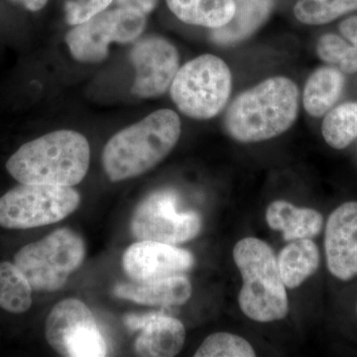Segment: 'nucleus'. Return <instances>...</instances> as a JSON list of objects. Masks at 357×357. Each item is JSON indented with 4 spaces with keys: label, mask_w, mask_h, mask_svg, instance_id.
Here are the masks:
<instances>
[{
    "label": "nucleus",
    "mask_w": 357,
    "mask_h": 357,
    "mask_svg": "<svg viewBox=\"0 0 357 357\" xmlns=\"http://www.w3.org/2000/svg\"><path fill=\"white\" fill-rule=\"evenodd\" d=\"M232 77L229 66L213 55L199 56L178 69L170 86L178 110L194 119H210L229 102Z\"/></svg>",
    "instance_id": "nucleus-5"
},
{
    "label": "nucleus",
    "mask_w": 357,
    "mask_h": 357,
    "mask_svg": "<svg viewBox=\"0 0 357 357\" xmlns=\"http://www.w3.org/2000/svg\"><path fill=\"white\" fill-rule=\"evenodd\" d=\"M114 294L122 299L148 306H177L191 298V282L183 274L150 281L119 284Z\"/></svg>",
    "instance_id": "nucleus-15"
},
{
    "label": "nucleus",
    "mask_w": 357,
    "mask_h": 357,
    "mask_svg": "<svg viewBox=\"0 0 357 357\" xmlns=\"http://www.w3.org/2000/svg\"><path fill=\"white\" fill-rule=\"evenodd\" d=\"M146 26V15L130 8L102 11L73 28L67 37L73 57L79 62H102L109 55V45L130 43L139 38Z\"/></svg>",
    "instance_id": "nucleus-8"
},
{
    "label": "nucleus",
    "mask_w": 357,
    "mask_h": 357,
    "mask_svg": "<svg viewBox=\"0 0 357 357\" xmlns=\"http://www.w3.org/2000/svg\"><path fill=\"white\" fill-rule=\"evenodd\" d=\"M236 13L227 24L211 30V38L220 46H232L248 39L264 24L274 0H234Z\"/></svg>",
    "instance_id": "nucleus-17"
},
{
    "label": "nucleus",
    "mask_w": 357,
    "mask_h": 357,
    "mask_svg": "<svg viewBox=\"0 0 357 357\" xmlns=\"http://www.w3.org/2000/svg\"><path fill=\"white\" fill-rule=\"evenodd\" d=\"M169 8L183 22L218 29L231 20L234 0H166Z\"/></svg>",
    "instance_id": "nucleus-20"
},
{
    "label": "nucleus",
    "mask_w": 357,
    "mask_h": 357,
    "mask_svg": "<svg viewBox=\"0 0 357 357\" xmlns=\"http://www.w3.org/2000/svg\"><path fill=\"white\" fill-rule=\"evenodd\" d=\"M22 2L28 10L38 11L46 6L48 0H22Z\"/></svg>",
    "instance_id": "nucleus-29"
},
{
    "label": "nucleus",
    "mask_w": 357,
    "mask_h": 357,
    "mask_svg": "<svg viewBox=\"0 0 357 357\" xmlns=\"http://www.w3.org/2000/svg\"><path fill=\"white\" fill-rule=\"evenodd\" d=\"M79 202L72 187L20 184L0 198V227L26 229L52 225L74 213Z\"/></svg>",
    "instance_id": "nucleus-7"
},
{
    "label": "nucleus",
    "mask_w": 357,
    "mask_h": 357,
    "mask_svg": "<svg viewBox=\"0 0 357 357\" xmlns=\"http://www.w3.org/2000/svg\"><path fill=\"white\" fill-rule=\"evenodd\" d=\"M356 310H357V307H356Z\"/></svg>",
    "instance_id": "nucleus-30"
},
{
    "label": "nucleus",
    "mask_w": 357,
    "mask_h": 357,
    "mask_svg": "<svg viewBox=\"0 0 357 357\" xmlns=\"http://www.w3.org/2000/svg\"><path fill=\"white\" fill-rule=\"evenodd\" d=\"M321 133L333 149L349 146L357 138V102H345L333 107L326 114Z\"/></svg>",
    "instance_id": "nucleus-21"
},
{
    "label": "nucleus",
    "mask_w": 357,
    "mask_h": 357,
    "mask_svg": "<svg viewBox=\"0 0 357 357\" xmlns=\"http://www.w3.org/2000/svg\"><path fill=\"white\" fill-rule=\"evenodd\" d=\"M180 135V117L171 109L157 110L122 129L103 149L102 166L107 177L119 182L151 170L172 151Z\"/></svg>",
    "instance_id": "nucleus-3"
},
{
    "label": "nucleus",
    "mask_w": 357,
    "mask_h": 357,
    "mask_svg": "<svg viewBox=\"0 0 357 357\" xmlns=\"http://www.w3.org/2000/svg\"><path fill=\"white\" fill-rule=\"evenodd\" d=\"M32 289L20 268L0 263V307L13 314L28 311L32 305Z\"/></svg>",
    "instance_id": "nucleus-22"
},
{
    "label": "nucleus",
    "mask_w": 357,
    "mask_h": 357,
    "mask_svg": "<svg viewBox=\"0 0 357 357\" xmlns=\"http://www.w3.org/2000/svg\"><path fill=\"white\" fill-rule=\"evenodd\" d=\"M268 225L283 232L286 241L312 238L319 236L324 225V218L318 211L297 208L286 201L273 202L266 211Z\"/></svg>",
    "instance_id": "nucleus-16"
},
{
    "label": "nucleus",
    "mask_w": 357,
    "mask_h": 357,
    "mask_svg": "<svg viewBox=\"0 0 357 357\" xmlns=\"http://www.w3.org/2000/svg\"><path fill=\"white\" fill-rule=\"evenodd\" d=\"M124 324L132 331H141L135 342L138 356L172 357L182 351L185 340V326L178 319L162 314H128Z\"/></svg>",
    "instance_id": "nucleus-14"
},
{
    "label": "nucleus",
    "mask_w": 357,
    "mask_h": 357,
    "mask_svg": "<svg viewBox=\"0 0 357 357\" xmlns=\"http://www.w3.org/2000/svg\"><path fill=\"white\" fill-rule=\"evenodd\" d=\"M277 261L286 287L295 289L316 273L321 257L311 239H298L283 248Z\"/></svg>",
    "instance_id": "nucleus-19"
},
{
    "label": "nucleus",
    "mask_w": 357,
    "mask_h": 357,
    "mask_svg": "<svg viewBox=\"0 0 357 357\" xmlns=\"http://www.w3.org/2000/svg\"><path fill=\"white\" fill-rule=\"evenodd\" d=\"M178 198L172 190H160L146 197L134 211L130 229L137 241L167 244L185 243L198 236L202 218L195 211L180 213Z\"/></svg>",
    "instance_id": "nucleus-9"
},
{
    "label": "nucleus",
    "mask_w": 357,
    "mask_h": 357,
    "mask_svg": "<svg viewBox=\"0 0 357 357\" xmlns=\"http://www.w3.org/2000/svg\"><path fill=\"white\" fill-rule=\"evenodd\" d=\"M344 86L342 70L323 67L314 70L307 79L303 93V103L307 114L321 117L328 114L340 100Z\"/></svg>",
    "instance_id": "nucleus-18"
},
{
    "label": "nucleus",
    "mask_w": 357,
    "mask_h": 357,
    "mask_svg": "<svg viewBox=\"0 0 357 357\" xmlns=\"http://www.w3.org/2000/svg\"><path fill=\"white\" fill-rule=\"evenodd\" d=\"M114 0H77L68 1L65 6L66 20L70 25H79L86 22L98 14L102 13Z\"/></svg>",
    "instance_id": "nucleus-26"
},
{
    "label": "nucleus",
    "mask_w": 357,
    "mask_h": 357,
    "mask_svg": "<svg viewBox=\"0 0 357 357\" xmlns=\"http://www.w3.org/2000/svg\"><path fill=\"white\" fill-rule=\"evenodd\" d=\"M357 11V0H298L294 14L300 22L323 25Z\"/></svg>",
    "instance_id": "nucleus-23"
},
{
    "label": "nucleus",
    "mask_w": 357,
    "mask_h": 357,
    "mask_svg": "<svg viewBox=\"0 0 357 357\" xmlns=\"http://www.w3.org/2000/svg\"><path fill=\"white\" fill-rule=\"evenodd\" d=\"M115 1L119 7L134 9L147 15L154 10L159 0H115Z\"/></svg>",
    "instance_id": "nucleus-27"
},
{
    "label": "nucleus",
    "mask_w": 357,
    "mask_h": 357,
    "mask_svg": "<svg viewBox=\"0 0 357 357\" xmlns=\"http://www.w3.org/2000/svg\"><path fill=\"white\" fill-rule=\"evenodd\" d=\"M45 335L59 354L67 357H102L107 347L93 312L77 299H66L53 307Z\"/></svg>",
    "instance_id": "nucleus-10"
},
{
    "label": "nucleus",
    "mask_w": 357,
    "mask_h": 357,
    "mask_svg": "<svg viewBox=\"0 0 357 357\" xmlns=\"http://www.w3.org/2000/svg\"><path fill=\"white\" fill-rule=\"evenodd\" d=\"M299 100L292 79L271 77L237 96L225 114V128L239 142L271 139L295 123Z\"/></svg>",
    "instance_id": "nucleus-2"
},
{
    "label": "nucleus",
    "mask_w": 357,
    "mask_h": 357,
    "mask_svg": "<svg viewBox=\"0 0 357 357\" xmlns=\"http://www.w3.org/2000/svg\"><path fill=\"white\" fill-rule=\"evenodd\" d=\"M135 69L133 95L139 98H158L170 89L180 69V58L174 45L161 37L139 40L130 52Z\"/></svg>",
    "instance_id": "nucleus-11"
},
{
    "label": "nucleus",
    "mask_w": 357,
    "mask_h": 357,
    "mask_svg": "<svg viewBox=\"0 0 357 357\" xmlns=\"http://www.w3.org/2000/svg\"><path fill=\"white\" fill-rule=\"evenodd\" d=\"M252 345L238 335L217 333L208 335L195 354L196 357H253Z\"/></svg>",
    "instance_id": "nucleus-25"
},
{
    "label": "nucleus",
    "mask_w": 357,
    "mask_h": 357,
    "mask_svg": "<svg viewBox=\"0 0 357 357\" xmlns=\"http://www.w3.org/2000/svg\"><path fill=\"white\" fill-rule=\"evenodd\" d=\"M91 148L83 134L57 130L22 145L6 169L20 184L73 187L88 173Z\"/></svg>",
    "instance_id": "nucleus-1"
},
{
    "label": "nucleus",
    "mask_w": 357,
    "mask_h": 357,
    "mask_svg": "<svg viewBox=\"0 0 357 357\" xmlns=\"http://www.w3.org/2000/svg\"><path fill=\"white\" fill-rule=\"evenodd\" d=\"M191 252L172 244L141 241L124 252L122 263L132 281H150L180 275L194 265Z\"/></svg>",
    "instance_id": "nucleus-12"
},
{
    "label": "nucleus",
    "mask_w": 357,
    "mask_h": 357,
    "mask_svg": "<svg viewBox=\"0 0 357 357\" xmlns=\"http://www.w3.org/2000/svg\"><path fill=\"white\" fill-rule=\"evenodd\" d=\"M326 264L338 280L357 277V202L340 204L331 213L325 234Z\"/></svg>",
    "instance_id": "nucleus-13"
},
{
    "label": "nucleus",
    "mask_w": 357,
    "mask_h": 357,
    "mask_svg": "<svg viewBox=\"0 0 357 357\" xmlns=\"http://www.w3.org/2000/svg\"><path fill=\"white\" fill-rule=\"evenodd\" d=\"M317 53L321 61L331 65H337L344 74L357 72V49L342 37L326 34L319 38Z\"/></svg>",
    "instance_id": "nucleus-24"
},
{
    "label": "nucleus",
    "mask_w": 357,
    "mask_h": 357,
    "mask_svg": "<svg viewBox=\"0 0 357 357\" xmlns=\"http://www.w3.org/2000/svg\"><path fill=\"white\" fill-rule=\"evenodd\" d=\"M340 31L347 41L357 49V16H351L342 21Z\"/></svg>",
    "instance_id": "nucleus-28"
},
{
    "label": "nucleus",
    "mask_w": 357,
    "mask_h": 357,
    "mask_svg": "<svg viewBox=\"0 0 357 357\" xmlns=\"http://www.w3.org/2000/svg\"><path fill=\"white\" fill-rule=\"evenodd\" d=\"M234 259L243 276L238 303L243 314L259 323L285 318L288 295L272 248L265 241L246 237L234 246Z\"/></svg>",
    "instance_id": "nucleus-4"
},
{
    "label": "nucleus",
    "mask_w": 357,
    "mask_h": 357,
    "mask_svg": "<svg viewBox=\"0 0 357 357\" xmlns=\"http://www.w3.org/2000/svg\"><path fill=\"white\" fill-rule=\"evenodd\" d=\"M84 255V239L66 227L21 248L14 257V264L24 275L32 291L54 292L62 288L70 275L81 266Z\"/></svg>",
    "instance_id": "nucleus-6"
}]
</instances>
